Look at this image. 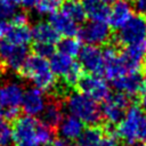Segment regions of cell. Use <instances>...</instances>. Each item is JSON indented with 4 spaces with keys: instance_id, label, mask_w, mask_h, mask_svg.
I'll list each match as a JSON object with an SVG mask.
<instances>
[{
    "instance_id": "ba28073f",
    "label": "cell",
    "mask_w": 146,
    "mask_h": 146,
    "mask_svg": "<svg viewBox=\"0 0 146 146\" xmlns=\"http://www.w3.org/2000/svg\"><path fill=\"white\" fill-rule=\"evenodd\" d=\"M129 107V98L122 92L108 95L104 99V104L100 107L102 117H104L110 124H117L124 116Z\"/></svg>"
},
{
    "instance_id": "f35d334b",
    "label": "cell",
    "mask_w": 146,
    "mask_h": 146,
    "mask_svg": "<svg viewBox=\"0 0 146 146\" xmlns=\"http://www.w3.org/2000/svg\"><path fill=\"white\" fill-rule=\"evenodd\" d=\"M17 146H39V145H36L34 143H19V144H17Z\"/></svg>"
},
{
    "instance_id": "ac0fdd59",
    "label": "cell",
    "mask_w": 146,
    "mask_h": 146,
    "mask_svg": "<svg viewBox=\"0 0 146 146\" xmlns=\"http://www.w3.org/2000/svg\"><path fill=\"white\" fill-rule=\"evenodd\" d=\"M49 24L55 29V31L63 36H74L78 34L79 27L78 23L74 22L66 14L60 11H55L49 15Z\"/></svg>"
},
{
    "instance_id": "f1b7e54d",
    "label": "cell",
    "mask_w": 146,
    "mask_h": 146,
    "mask_svg": "<svg viewBox=\"0 0 146 146\" xmlns=\"http://www.w3.org/2000/svg\"><path fill=\"white\" fill-rule=\"evenodd\" d=\"M14 141L11 127L3 120L0 113V146H10Z\"/></svg>"
},
{
    "instance_id": "8992f818",
    "label": "cell",
    "mask_w": 146,
    "mask_h": 146,
    "mask_svg": "<svg viewBox=\"0 0 146 146\" xmlns=\"http://www.w3.org/2000/svg\"><path fill=\"white\" fill-rule=\"evenodd\" d=\"M49 66L52 73L57 76L63 78L67 86H74L82 76V68L79 63L62 52H54L49 57Z\"/></svg>"
},
{
    "instance_id": "30bf717a",
    "label": "cell",
    "mask_w": 146,
    "mask_h": 146,
    "mask_svg": "<svg viewBox=\"0 0 146 146\" xmlns=\"http://www.w3.org/2000/svg\"><path fill=\"white\" fill-rule=\"evenodd\" d=\"M27 57L29 50L26 46L14 44L8 41H3L0 44V60L5 67L11 71H19Z\"/></svg>"
},
{
    "instance_id": "f546056e",
    "label": "cell",
    "mask_w": 146,
    "mask_h": 146,
    "mask_svg": "<svg viewBox=\"0 0 146 146\" xmlns=\"http://www.w3.org/2000/svg\"><path fill=\"white\" fill-rule=\"evenodd\" d=\"M33 50L35 55L41 56L43 58H48L55 52V44L47 42H34Z\"/></svg>"
},
{
    "instance_id": "d6986e66",
    "label": "cell",
    "mask_w": 146,
    "mask_h": 146,
    "mask_svg": "<svg viewBox=\"0 0 146 146\" xmlns=\"http://www.w3.org/2000/svg\"><path fill=\"white\" fill-rule=\"evenodd\" d=\"M83 129H84L83 122H81L79 119L72 115L63 116V119L57 125V131L60 138L68 140V141L78 139V137L81 135Z\"/></svg>"
},
{
    "instance_id": "2e32d148",
    "label": "cell",
    "mask_w": 146,
    "mask_h": 146,
    "mask_svg": "<svg viewBox=\"0 0 146 146\" xmlns=\"http://www.w3.org/2000/svg\"><path fill=\"white\" fill-rule=\"evenodd\" d=\"M104 60H105V67H104V75L108 80H113L125 72H128L121 55L116 52V49L114 47H106L103 50Z\"/></svg>"
},
{
    "instance_id": "ab89813d",
    "label": "cell",
    "mask_w": 146,
    "mask_h": 146,
    "mask_svg": "<svg viewBox=\"0 0 146 146\" xmlns=\"http://www.w3.org/2000/svg\"><path fill=\"white\" fill-rule=\"evenodd\" d=\"M133 146H146V143H135Z\"/></svg>"
},
{
    "instance_id": "7a4b0ae2",
    "label": "cell",
    "mask_w": 146,
    "mask_h": 146,
    "mask_svg": "<svg viewBox=\"0 0 146 146\" xmlns=\"http://www.w3.org/2000/svg\"><path fill=\"white\" fill-rule=\"evenodd\" d=\"M21 75L31 81L34 87L48 91L56 86V75L52 73L47 58L38 55L29 56L19 70Z\"/></svg>"
},
{
    "instance_id": "4316f807",
    "label": "cell",
    "mask_w": 146,
    "mask_h": 146,
    "mask_svg": "<svg viewBox=\"0 0 146 146\" xmlns=\"http://www.w3.org/2000/svg\"><path fill=\"white\" fill-rule=\"evenodd\" d=\"M62 0H36L34 9L39 15H51L57 11Z\"/></svg>"
},
{
    "instance_id": "cb8c5ba5",
    "label": "cell",
    "mask_w": 146,
    "mask_h": 146,
    "mask_svg": "<svg viewBox=\"0 0 146 146\" xmlns=\"http://www.w3.org/2000/svg\"><path fill=\"white\" fill-rule=\"evenodd\" d=\"M103 137V130L95 125H91L87 129H83V131L76 139V146H98Z\"/></svg>"
},
{
    "instance_id": "44dd1931",
    "label": "cell",
    "mask_w": 146,
    "mask_h": 146,
    "mask_svg": "<svg viewBox=\"0 0 146 146\" xmlns=\"http://www.w3.org/2000/svg\"><path fill=\"white\" fill-rule=\"evenodd\" d=\"M82 7L91 21H107L110 7L103 0H82Z\"/></svg>"
},
{
    "instance_id": "603a6c76",
    "label": "cell",
    "mask_w": 146,
    "mask_h": 146,
    "mask_svg": "<svg viewBox=\"0 0 146 146\" xmlns=\"http://www.w3.org/2000/svg\"><path fill=\"white\" fill-rule=\"evenodd\" d=\"M40 116H41L42 123H44L51 129L56 128L58 123L60 122V120L63 119V110H62L60 104L56 100L47 102Z\"/></svg>"
},
{
    "instance_id": "7c38bea8",
    "label": "cell",
    "mask_w": 146,
    "mask_h": 146,
    "mask_svg": "<svg viewBox=\"0 0 146 146\" xmlns=\"http://www.w3.org/2000/svg\"><path fill=\"white\" fill-rule=\"evenodd\" d=\"M76 86L81 92L95 100H104L111 94L107 82L96 74L82 75Z\"/></svg>"
},
{
    "instance_id": "d4e9b609",
    "label": "cell",
    "mask_w": 146,
    "mask_h": 146,
    "mask_svg": "<svg viewBox=\"0 0 146 146\" xmlns=\"http://www.w3.org/2000/svg\"><path fill=\"white\" fill-rule=\"evenodd\" d=\"M62 11L66 14L68 17H71L74 22L81 23L86 18V13L82 7V3L75 1V0H68L62 6Z\"/></svg>"
},
{
    "instance_id": "60d3db41",
    "label": "cell",
    "mask_w": 146,
    "mask_h": 146,
    "mask_svg": "<svg viewBox=\"0 0 146 146\" xmlns=\"http://www.w3.org/2000/svg\"><path fill=\"white\" fill-rule=\"evenodd\" d=\"M104 2H106V3H111V2H114V1H116V0H103Z\"/></svg>"
},
{
    "instance_id": "836d02e7",
    "label": "cell",
    "mask_w": 146,
    "mask_h": 146,
    "mask_svg": "<svg viewBox=\"0 0 146 146\" xmlns=\"http://www.w3.org/2000/svg\"><path fill=\"white\" fill-rule=\"evenodd\" d=\"M13 1H15L17 5H21L24 8H32L36 2V0H13Z\"/></svg>"
},
{
    "instance_id": "7402d4cb",
    "label": "cell",
    "mask_w": 146,
    "mask_h": 146,
    "mask_svg": "<svg viewBox=\"0 0 146 146\" xmlns=\"http://www.w3.org/2000/svg\"><path fill=\"white\" fill-rule=\"evenodd\" d=\"M32 39L34 42H47L55 44L58 41L59 34L49 24V22H39L32 29Z\"/></svg>"
},
{
    "instance_id": "8d00e7d4",
    "label": "cell",
    "mask_w": 146,
    "mask_h": 146,
    "mask_svg": "<svg viewBox=\"0 0 146 146\" xmlns=\"http://www.w3.org/2000/svg\"><path fill=\"white\" fill-rule=\"evenodd\" d=\"M140 140L146 141V115H145V117H144V122H143V129H141Z\"/></svg>"
},
{
    "instance_id": "277c9868",
    "label": "cell",
    "mask_w": 146,
    "mask_h": 146,
    "mask_svg": "<svg viewBox=\"0 0 146 146\" xmlns=\"http://www.w3.org/2000/svg\"><path fill=\"white\" fill-rule=\"evenodd\" d=\"M144 117V111L139 106L132 105L128 107L124 116L117 123V137L129 145H133L136 141L140 140Z\"/></svg>"
},
{
    "instance_id": "d590c367",
    "label": "cell",
    "mask_w": 146,
    "mask_h": 146,
    "mask_svg": "<svg viewBox=\"0 0 146 146\" xmlns=\"http://www.w3.org/2000/svg\"><path fill=\"white\" fill-rule=\"evenodd\" d=\"M141 104L144 108H146V75L144 76V82H143V88H141Z\"/></svg>"
},
{
    "instance_id": "9c48e42d",
    "label": "cell",
    "mask_w": 146,
    "mask_h": 146,
    "mask_svg": "<svg viewBox=\"0 0 146 146\" xmlns=\"http://www.w3.org/2000/svg\"><path fill=\"white\" fill-rule=\"evenodd\" d=\"M80 40L89 46H100L107 42L111 29L106 21H90L79 29Z\"/></svg>"
},
{
    "instance_id": "3957f363",
    "label": "cell",
    "mask_w": 146,
    "mask_h": 146,
    "mask_svg": "<svg viewBox=\"0 0 146 146\" xmlns=\"http://www.w3.org/2000/svg\"><path fill=\"white\" fill-rule=\"evenodd\" d=\"M65 107L70 115L79 119L83 124L96 125L102 120V110L97 100L81 91L70 94L65 100Z\"/></svg>"
},
{
    "instance_id": "5bb4252c",
    "label": "cell",
    "mask_w": 146,
    "mask_h": 146,
    "mask_svg": "<svg viewBox=\"0 0 146 146\" xmlns=\"http://www.w3.org/2000/svg\"><path fill=\"white\" fill-rule=\"evenodd\" d=\"M144 76L139 71H130L112 80L114 88L127 96H136L141 91Z\"/></svg>"
},
{
    "instance_id": "ffe728a7",
    "label": "cell",
    "mask_w": 146,
    "mask_h": 146,
    "mask_svg": "<svg viewBox=\"0 0 146 146\" xmlns=\"http://www.w3.org/2000/svg\"><path fill=\"white\" fill-rule=\"evenodd\" d=\"M5 36H6V41L8 42L19 46H26L32 39V32L31 29L27 26V24L11 23L9 26H7Z\"/></svg>"
},
{
    "instance_id": "83f0119b",
    "label": "cell",
    "mask_w": 146,
    "mask_h": 146,
    "mask_svg": "<svg viewBox=\"0 0 146 146\" xmlns=\"http://www.w3.org/2000/svg\"><path fill=\"white\" fill-rule=\"evenodd\" d=\"M18 11L17 3L13 0H0V19L8 21L11 19Z\"/></svg>"
},
{
    "instance_id": "e0dca14e",
    "label": "cell",
    "mask_w": 146,
    "mask_h": 146,
    "mask_svg": "<svg viewBox=\"0 0 146 146\" xmlns=\"http://www.w3.org/2000/svg\"><path fill=\"white\" fill-rule=\"evenodd\" d=\"M132 7L127 0H116L108 11V25L114 29H120L123 26L132 16Z\"/></svg>"
},
{
    "instance_id": "6da1fadb",
    "label": "cell",
    "mask_w": 146,
    "mask_h": 146,
    "mask_svg": "<svg viewBox=\"0 0 146 146\" xmlns=\"http://www.w3.org/2000/svg\"><path fill=\"white\" fill-rule=\"evenodd\" d=\"M13 130L14 141L19 143H34L39 146L47 145L52 139L51 128L38 121L35 116L23 115L15 120Z\"/></svg>"
},
{
    "instance_id": "e575fe53",
    "label": "cell",
    "mask_w": 146,
    "mask_h": 146,
    "mask_svg": "<svg viewBox=\"0 0 146 146\" xmlns=\"http://www.w3.org/2000/svg\"><path fill=\"white\" fill-rule=\"evenodd\" d=\"M49 146H72V144L68 140H65V139L60 138V139H57L55 141H50Z\"/></svg>"
},
{
    "instance_id": "4fadbf2b",
    "label": "cell",
    "mask_w": 146,
    "mask_h": 146,
    "mask_svg": "<svg viewBox=\"0 0 146 146\" xmlns=\"http://www.w3.org/2000/svg\"><path fill=\"white\" fill-rule=\"evenodd\" d=\"M46 104H47V99L43 90L36 87H31L24 90L21 108L24 111L26 115L39 116L42 113Z\"/></svg>"
},
{
    "instance_id": "52a82bcc",
    "label": "cell",
    "mask_w": 146,
    "mask_h": 146,
    "mask_svg": "<svg viewBox=\"0 0 146 146\" xmlns=\"http://www.w3.org/2000/svg\"><path fill=\"white\" fill-rule=\"evenodd\" d=\"M146 39V17L144 15H132L131 18L119 29L116 40L120 44H131Z\"/></svg>"
},
{
    "instance_id": "1f68e13d",
    "label": "cell",
    "mask_w": 146,
    "mask_h": 146,
    "mask_svg": "<svg viewBox=\"0 0 146 146\" xmlns=\"http://www.w3.org/2000/svg\"><path fill=\"white\" fill-rule=\"evenodd\" d=\"M10 21L13 24H27V15L25 13L17 11Z\"/></svg>"
},
{
    "instance_id": "9a60e30c",
    "label": "cell",
    "mask_w": 146,
    "mask_h": 146,
    "mask_svg": "<svg viewBox=\"0 0 146 146\" xmlns=\"http://www.w3.org/2000/svg\"><path fill=\"white\" fill-rule=\"evenodd\" d=\"M120 55L128 72L138 71L146 60V39L128 44Z\"/></svg>"
},
{
    "instance_id": "4dcf8cb0",
    "label": "cell",
    "mask_w": 146,
    "mask_h": 146,
    "mask_svg": "<svg viewBox=\"0 0 146 146\" xmlns=\"http://www.w3.org/2000/svg\"><path fill=\"white\" fill-rule=\"evenodd\" d=\"M98 146H120L116 138L112 135L108 136H104L103 139L100 140V143L98 144Z\"/></svg>"
},
{
    "instance_id": "5b68a950",
    "label": "cell",
    "mask_w": 146,
    "mask_h": 146,
    "mask_svg": "<svg viewBox=\"0 0 146 146\" xmlns=\"http://www.w3.org/2000/svg\"><path fill=\"white\" fill-rule=\"evenodd\" d=\"M24 88L18 81H5L0 84V113L6 119H15L18 115Z\"/></svg>"
},
{
    "instance_id": "d6a6232c",
    "label": "cell",
    "mask_w": 146,
    "mask_h": 146,
    "mask_svg": "<svg viewBox=\"0 0 146 146\" xmlns=\"http://www.w3.org/2000/svg\"><path fill=\"white\" fill-rule=\"evenodd\" d=\"M135 9L138 14L146 16V0H135Z\"/></svg>"
},
{
    "instance_id": "74e56055",
    "label": "cell",
    "mask_w": 146,
    "mask_h": 146,
    "mask_svg": "<svg viewBox=\"0 0 146 146\" xmlns=\"http://www.w3.org/2000/svg\"><path fill=\"white\" fill-rule=\"evenodd\" d=\"M6 30H7V24H6V22L2 21V19H0V38L5 35Z\"/></svg>"
},
{
    "instance_id": "8fae6325",
    "label": "cell",
    "mask_w": 146,
    "mask_h": 146,
    "mask_svg": "<svg viewBox=\"0 0 146 146\" xmlns=\"http://www.w3.org/2000/svg\"><path fill=\"white\" fill-rule=\"evenodd\" d=\"M79 64L82 70L87 71L89 74L100 75L104 73L105 60L103 50L97 46H86L81 48L79 52Z\"/></svg>"
},
{
    "instance_id": "484cf974",
    "label": "cell",
    "mask_w": 146,
    "mask_h": 146,
    "mask_svg": "<svg viewBox=\"0 0 146 146\" xmlns=\"http://www.w3.org/2000/svg\"><path fill=\"white\" fill-rule=\"evenodd\" d=\"M58 50L70 57H75L81 50V42L74 36H65L58 42Z\"/></svg>"
}]
</instances>
